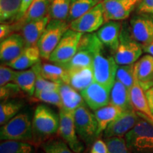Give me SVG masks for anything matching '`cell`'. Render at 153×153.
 Masks as SVG:
<instances>
[{
  "mask_svg": "<svg viewBox=\"0 0 153 153\" xmlns=\"http://www.w3.org/2000/svg\"><path fill=\"white\" fill-rule=\"evenodd\" d=\"M93 51L92 70L94 81L111 89L116 80L118 64L114 55L107 52L97 34L94 41Z\"/></svg>",
  "mask_w": 153,
  "mask_h": 153,
  "instance_id": "6da1fadb",
  "label": "cell"
},
{
  "mask_svg": "<svg viewBox=\"0 0 153 153\" xmlns=\"http://www.w3.org/2000/svg\"><path fill=\"white\" fill-rule=\"evenodd\" d=\"M60 116L45 105L36 107L32 118L33 144H42L59 131Z\"/></svg>",
  "mask_w": 153,
  "mask_h": 153,
  "instance_id": "7a4b0ae2",
  "label": "cell"
},
{
  "mask_svg": "<svg viewBox=\"0 0 153 153\" xmlns=\"http://www.w3.org/2000/svg\"><path fill=\"white\" fill-rule=\"evenodd\" d=\"M125 140L131 153H153V124L140 117Z\"/></svg>",
  "mask_w": 153,
  "mask_h": 153,
  "instance_id": "3957f363",
  "label": "cell"
},
{
  "mask_svg": "<svg viewBox=\"0 0 153 153\" xmlns=\"http://www.w3.org/2000/svg\"><path fill=\"white\" fill-rule=\"evenodd\" d=\"M1 140H14L33 144L32 118L26 112L19 113L7 123L1 126Z\"/></svg>",
  "mask_w": 153,
  "mask_h": 153,
  "instance_id": "277c9868",
  "label": "cell"
},
{
  "mask_svg": "<svg viewBox=\"0 0 153 153\" xmlns=\"http://www.w3.org/2000/svg\"><path fill=\"white\" fill-rule=\"evenodd\" d=\"M74 124L78 136L87 147H91L99 139L98 123L86 104L74 111Z\"/></svg>",
  "mask_w": 153,
  "mask_h": 153,
  "instance_id": "5b68a950",
  "label": "cell"
},
{
  "mask_svg": "<svg viewBox=\"0 0 153 153\" xmlns=\"http://www.w3.org/2000/svg\"><path fill=\"white\" fill-rule=\"evenodd\" d=\"M69 28L70 24L67 21L50 20L37 43L41 58L49 60L51 53Z\"/></svg>",
  "mask_w": 153,
  "mask_h": 153,
  "instance_id": "8992f818",
  "label": "cell"
},
{
  "mask_svg": "<svg viewBox=\"0 0 153 153\" xmlns=\"http://www.w3.org/2000/svg\"><path fill=\"white\" fill-rule=\"evenodd\" d=\"M143 51V46L134 39L130 29L122 28L119 45L114 54L116 62L119 65L134 64L139 60Z\"/></svg>",
  "mask_w": 153,
  "mask_h": 153,
  "instance_id": "52a82bcc",
  "label": "cell"
},
{
  "mask_svg": "<svg viewBox=\"0 0 153 153\" xmlns=\"http://www.w3.org/2000/svg\"><path fill=\"white\" fill-rule=\"evenodd\" d=\"M82 34L69 28L51 53L49 61L59 65L68 62L76 52Z\"/></svg>",
  "mask_w": 153,
  "mask_h": 153,
  "instance_id": "ba28073f",
  "label": "cell"
},
{
  "mask_svg": "<svg viewBox=\"0 0 153 153\" xmlns=\"http://www.w3.org/2000/svg\"><path fill=\"white\" fill-rule=\"evenodd\" d=\"M95 36L96 33L82 34L75 54L68 62L60 65L67 70L92 67Z\"/></svg>",
  "mask_w": 153,
  "mask_h": 153,
  "instance_id": "9c48e42d",
  "label": "cell"
},
{
  "mask_svg": "<svg viewBox=\"0 0 153 153\" xmlns=\"http://www.w3.org/2000/svg\"><path fill=\"white\" fill-rule=\"evenodd\" d=\"M59 134L63 140L76 153H83L85 143L78 136L74 124V112L60 109Z\"/></svg>",
  "mask_w": 153,
  "mask_h": 153,
  "instance_id": "30bf717a",
  "label": "cell"
},
{
  "mask_svg": "<svg viewBox=\"0 0 153 153\" xmlns=\"http://www.w3.org/2000/svg\"><path fill=\"white\" fill-rule=\"evenodd\" d=\"M104 23V8L101 1L79 18L70 23V28L82 33H90L97 31Z\"/></svg>",
  "mask_w": 153,
  "mask_h": 153,
  "instance_id": "8fae6325",
  "label": "cell"
},
{
  "mask_svg": "<svg viewBox=\"0 0 153 153\" xmlns=\"http://www.w3.org/2000/svg\"><path fill=\"white\" fill-rule=\"evenodd\" d=\"M131 35L143 48L153 41V15L138 13L130 21Z\"/></svg>",
  "mask_w": 153,
  "mask_h": 153,
  "instance_id": "7c38bea8",
  "label": "cell"
},
{
  "mask_svg": "<svg viewBox=\"0 0 153 153\" xmlns=\"http://www.w3.org/2000/svg\"><path fill=\"white\" fill-rule=\"evenodd\" d=\"M140 118L135 110L123 111L104 131L106 138L123 137L133 128Z\"/></svg>",
  "mask_w": 153,
  "mask_h": 153,
  "instance_id": "4fadbf2b",
  "label": "cell"
},
{
  "mask_svg": "<svg viewBox=\"0 0 153 153\" xmlns=\"http://www.w3.org/2000/svg\"><path fill=\"white\" fill-rule=\"evenodd\" d=\"M137 4L133 0H103L105 22L125 20L128 18Z\"/></svg>",
  "mask_w": 153,
  "mask_h": 153,
  "instance_id": "5bb4252c",
  "label": "cell"
},
{
  "mask_svg": "<svg viewBox=\"0 0 153 153\" xmlns=\"http://www.w3.org/2000/svg\"><path fill=\"white\" fill-rule=\"evenodd\" d=\"M111 89L97 82L79 91L88 107L96 111L110 104Z\"/></svg>",
  "mask_w": 153,
  "mask_h": 153,
  "instance_id": "9a60e30c",
  "label": "cell"
},
{
  "mask_svg": "<svg viewBox=\"0 0 153 153\" xmlns=\"http://www.w3.org/2000/svg\"><path fill=\"white\" fill-rule=\"evenodd\" d=\"M122 26L120 22L109 21L105 22L97 30V37L108 51L114 54L120 42Z\"/></svg>",
  "mask_w": 153,
  "mask_h": 153,
  "instance_id": "2e32d148",
  "label": "cell"
},
{
  "mask_svg": "<svg viewBox=\"0 0 153 153\" xmlns=\"http://www.w3.org/2000/svg\"><path fill=\"white\" fill-rule=\"evenodd\" d=\"M25 45L22 34L13 33L0 43V60L4 64H7L16 58L22 51Z\"/></svg>",
  "mask_w": 153,
  "mask_h": 153,
  "instance_id": "e0dca14e",
  "label": "cell"
},
{
  "mask_svg": "<svg viewBox=\"0 0 153 153\" xmlns=\"http://www.w3.org/2000/svg\"><path fill=\"white\" fill-rule=\"evenodd\" d=\"M135 79L146 91L153 87V56L147 54L134 63Z\"/></svg>",
  "mask_w": 153,
  "mask_h": 153,
  "instance_id": "ac0fdd59",
  "label": "cell"
},
{
  "mask_svg": "<svg viewBox=\"0 0 153 153\" xmlns=\"http://www.w3.org/2000/svg\"><path fill=\"white\" fill-rule=\"evenodd\" d=\"M51 20L49 15L43 18L34 19L23 25L22 36L26 47L37 46V43L48 24Z\"/></svg>",
  "mask_w": 153,
  "mask_h": 153,
  "instance_id": "d6986e66",
  "label": "cell"
},
{
  "mask_svg": "<svg viewBox=\"0 0 153 153\" xmlns=\"http://www.w3.org/2000/svg\"><path fill=\"white\" fill-rule=\"evenodd\" d=\"M58 91L62 102V107L60 109L74 112L76 108L86 104L79 91L68 83H60Z\"/></svg>",
  "mask_w": 153,
  "mask_h": 153,
  "instance_id": "ffe728a7",
  "label": "cell"
},
{
  "mask_svg": "<svg viewBox=\"0 0 153 153\" xmlns=\"http://www.w3.org/2000/svg\"><path fill=\"white\" fill-rule=\"evenodd\" d=\"M67 71L68 77L66 83L78 91H82L95 82L92 67L73 69Z\"/></svg>",
  "mask_w": 153,
  "mask_h": 153,
  "instance_id": "44dd1931",
  "label": "cell"
},
{
  "mask_svg": "<svg viewBox=\"0 0 153 153\" xmlns=\"http://www.w3.org/2000/svg\"><path fill=\"white\" fill-rule=\"evenodd\" d=\"M41 53L38 46L26 47L16 58L6 65L16 70L29 69L41 62Z\"/></svg>",
  "mask_w": 153,
  "mask_h": 153,
  "instance_id": "7402d4cb",
  "label": "cell"
},
{
  "mask_svg": "<svg viewBox=\"0 0 153 153\" xmlns=\"http://www.w3.org/2000/svg\"><path fill=\"white\" fill-rule=\"evenodd\" d=\"M110 104L122 111L135 110L131 104L130 91L123 83L116 79L110 91Z\"/></svg>",
  "mask_w": 153,
  "mask_h": 153,
  "instance_id": "603a6c76",
  "label": "cell"
},
{
  "mask_svg": "<svg viewBox=\"0 0 153 153\" xmlns=\"http://www.w3.org/2000/svg\"><path fill=\"white\" fill-rule=\"evenodd\" d=\"M52 0H33L23 18L14 24L15 29H19L23 25L34 19L48 16L49 9Z\"/></svg>",
  "mask_w": 153,
  "mask_h": 153,
  "instance_id": "cb8c5ba5",
  "label": "cell"
},
{
  "mask_svg": "<svg viewBox=\"0 0 153 153\" xmlns=\"http://www.w3.org/2000/svg\"><path fill=\"white\" fill-rule=\"evenodd\" d=\"M123 111L111 104L94 111L96 119L98 123L99 135L104 132L108 125L122 114Z\"/></svg>",
  "mask_w": 153,
  "mask_h": 153,
  "instance_id": "d4e9b609",
  "label": "cell"
},
{
  "mask_svg": "<svg viewBox=\"0 0 153 153\" xmlns=\"http://www.w3.org/2000/svg\"><path fill=\"white\" fill-rule=\"evenodd\" d=\"M38 71L41 75L50 81L60 84L67 82L68 71L60 65L57 63L41 62L38 65Z\"/></svg>",
  "mask_w": 153,
  "mask_h": 153,
  "instance_id": "484cf974",
  "label": "cell"
},
{
  "mask_svg": "<svg viewBox=\"0 0 153 153\" xmlns=\"http://www.w3.org/2000/svg\"><path fill=\"white\" fill-rule=\"evenodd\" d=\"M130 97L133 108L140 114L145 115L147 117H150L153 115L147 101L145 91L135 80V84L130 89Z\"/></svg>",
  "mask_w": 153,
  "mask_h": 153,
  "instance_id": "4316f807",
  "label": "cell"
},
{
  "mask_svg": "<svg viewBox=\"0 0 153 153\" xmlns=\"http://www.w3.org/2000/svg\"><path fill=\"white\" fill-rule=\"evenodd\" d=\"M36 72L33 68H30L24 70H16L14 82L24 93L32 97L36 90Z\"/></svg>",
  "mask_w": 153,
  "mask_h": 153,
  "instance_id": "83f0119b",
  "label": "cell"
},
{
  "mask_svg": "<svg viewBox=\"0 0 153 153\" xmlns=\"http://www.w3.org/2000/svg\"><path fill=\"white\" fill-rule=\"evenodd\" d=\"M22 0H0L1 23L16 22L20 12Z\"/></svg>",
  "mask_w": 153,
  "mask_h": 153,
  "instance_id": "f1b7e54d",
  "label": "cell"
},
{
  "mask_svg": "<svg viewBox=\"0 0 153 153\" xmlns=\"http://www.w3.org/2000/svg\"><path fill=\"white\" fill-rule=\"evenodd\" d=\"M98 3V1L95 0H71L67 22L70 24L79 18Z\"/></svg>",
  "mask_w": 153,
  "mask_h": 153,
  "instance_id": "f546056e",
  "label": "cell"
},
{
  "mask_svg": "<svg viewBox=\"0 0 153 153\" xmlns=\"http://www.w3.org/2000/svg\"><path fill=\"white\" fill-rule=\"evenodd\" d=\"M24 106V104L16 101H1L0 104V125L4 124L10 120L20 112Z\"/></svg>",
  "mask_w": 153,
  "mask_h": 153,
  "instance_id": "4dcf8cb0",
  "label": "cell"
},
{
  "mask_svg": "<svg viewBox=\"0 0 153 153\" xmlns=\"http://www.w3.org/2000/svg\"><path fill=\"white\" fill-rule=\"evenodd\" d=\"M33 144L14 140H2L0 144V153H34Z\"/></svg>",
  "mask_w": 153,
  "mask_h": 153,
  "instance_id": "1f68e13d",
  "label": "cell"
},
{
  "mask_svg": "<svg viewBox=\"0 0 153 153\" xmlns=\"http://www.w3.org/2000/svg\"><path fill=\"white\" fill-rule=\"evenodd\" d=\"M71 0H52L48 15L51 19L67 21Z\"/></svg>",
  "mask_w": 153,
  "mask_h": 153,
  "instance_id": "d6a6232c",
  "label": "cell"
},
{
  "mask_svg": "<svg viewBox=\"0 0 153 153\" xmlns=\"http://www.w3.org/2000/svg\"><path fill=\"white\" fill-rule=\"evenodd\" d=\"M116 79L123 83L130 90L136 80L134 73V64L124 65H118L116 73Z\"/></svg>",
  "mask_w": 153,
  "mask_h": 153,
  "instance_id": "836d02e7",
  "label": "cell"
},
{
  "mask_svg": "<svg viewBox=\"0 0 153 153\" xmlns=\"http://www.w3.org/2000/svg\"><path fill=\"white\" fill-rule=\"evenodd\" d=\"M41 147L46 153H76L63 140L51 138L42 143Z\"/></svg>",
  "mask_w": 153,
  "mask_h": 153,
  "instance_id": "e575fe53",
  "label": "cell"
},
{
  "mask_svg": "<svg viewBox=\"0 0 153 153\" xmlns=\"http://www.w3.org/2000/svg\"><path fill=\"white\" fill-rule=\"evenodd\" d=\"M34 98L37 100L61 108L62 102L58 90H45L34 93Z\"/></svg>",
  "mask_w": 153,
  "mask_h": 153,
  "instance_id": "d590c367",
  "label": "cell"
},
{
  "mask_svg": "<svg viewBox=\"0 0 153 153\" xmlns=\"http://www.w3.org/2000/svg\"><path fill=\"white\" fill-rule=\"evenodd\" d=\"M106 143L108 147V153H131L125 137H114L106 138Z\"/></svg>",
  "mask_w": 153,
  "mask_h": 153,
  "instance_id": "8d00e7d4",
  "label": "cell"
},
{
  "mask_svg": "<svg viewBox=\"0 0 153 153\" xmlns=\"http://www.w3.org/2000/svg\"><path fill=\"white\" fill-rule=\"evenodd\" d=\"M20 87L14 82H10L7 85L0 87V98L1 101H7L10 98H14L20 95L22 92ZM24 92V91H23Z\"/></svg>",
  "mask_w": 153,
  "mask_h": 153,
  "instance_id": "74e56055",
  "label": "cell"
},
{
  "mask_svg": "<svg viewBox=\"0 0 153 153\" xmlns=\"http://www.w3.org/2000/svg\"><path fill=\"white\" fill-rule=\"evenodd\" d=\"M16 70L6 64L0 66V87H3L10 82H14Z\"/></svg>",
  "mask_w": 153,
  "mask_h": 153,
  "instance_id": "f35d334b",
  "label": "cell"
},
{
  "mask_svg": "<svg viewBox=\"0 0 153 153\" xmlns=\"http://www.w3.org/2000/svg\"><path fill=\"white\" fill-rule=\"evenodd\" d=\"M137 11L153 15V0H140L137 4Z\"/></svg>",
  "mask_w": 153,
  "mask_h": 153,
  "instance_id": "ab89813d",
  "label": "cell"
},
{
  "mask_svg": "<svg viewBox=\"0 0 153 153\" xmlns=\"http://www.w3.org/2000/svg\"><path fill=\"white\" fill-rule=\"evenodd\" d=\"M16 29H15L14 24H9V23H1V25H0V40L1 41L14 33L13 32Z\"/></svg>",
  "mask_w": 153,
  "mask_h": 153,
  "instance_id": "60d3db41",
  "label": "cell"
},
{
  "mask_svg": "<svg viewBox=\"0 0 153 153\" xmlns=\"http://www.w3.org/2000/svg\"><path fill=\"white\" fill-rule=\"evenodd\" d=\"M90 153H108V147L106 141L97 139L91 145Z\"/></svg>",
  "mask_w": 153,
  "mask_h": 153,
  "instance_id": "b9f144b4",
  "label": "cell"
},
{
  "mask_svg": "<svg viewBox=\"0 0 153 153\" xmlns=\"http://www.w3.org/2000/svg\"><path fill=\"white\" fill-rule=\"evenodd\" d=\"M33 0H22V7H21L20 12H19V14L18 16V18H17L16 22H19V20H21L23 18V16H24L26 12L27 11L28 9L29 8V7L31 4V3L33 2Z\"/></svg>",
  "mask_w": 153,
  "mask_h": 153,
  "instance_id": "7bdbcfd3",
  "label": "cell"
},
{
  "mask_svg": "<svg viewBox=\"0 0 153 153\" xmlns=\"http://www.w3.org/2000/svg\"><path fill=\"white\" fill-rule=\"evenodd\" d=\"M145 96H146L148 106L150 107L151 112L153 114V87L145 91Z\"/></svg>",
  "mask_w": 153,
  "mask_h": 153,
  "instance_id": "ee69618b",
  "label": "cell"
},
{
  "mask_svg": "<svg viewBox=\"0 0 153 153\" xmlns=\"http://www.w3.org/2000/svg\"><path fill=\"white\" fill-rule=\"evenodd\" d=\"M143 51H145V52L148 53V54H150L153 56V41L151 43L149 44V45L143 47Z\"/></svg>",
  "mask_w": 153,
  "mask_h": 153,
  "instance_id": "f6af8a7d",
  "label": "cell"
},
{
  "mask_svg": "<svg viewBox=\"0 0 153 153\" xmlns=\"http://www.w3.org/2000/svg\"><path fill=\"white\" fill-rule=\"evenodd\" d=\"M137 114H138L139 116H140V117H143V118H146L147 120H148L149 121H150L151 123H152L153 124V115H152V116H151L150 117H147V116H145V115L140 114V113H138V112H137Z\"/></svg>",
  "mask_w": 153,
  "mask_h": 153,
  "instance_id": "bcb514c9",
  "label": "cell"
},
{
  "mask_svg": "<svg viewBox=\"0 0 153 153\" xmlns=\"http://www.w3.org/2000/svg\"><path fill=\"white\" fill-rule=\"evenodd\" d=\"M95 1H98V2H101V1H103V0H95Z\"/></svg>",
  "mask_w": 153,
  "mask_h": 153,
  "instance_id": "7dc6e473",
  "label": "cell"
},
{
  "mask_svg": "<svg viewBox=\"0 0 153 153\" xmlns=\"http://www.w3.org/2000/svg\"><path fill=\"white\" fill-rule=\"evenodd\" d=\"M133 1H137V2H138L140 0H133Z\"/></svg>",
  "mask_w": 153,
  "mask_h": 153,
  "instance_id": "c3c4849f",
  "label": "cell"
},
{
  "mask_svg": "<svg viewBox=\"0 0 153 153\" xmlns=\"http://www.w3.org/2000/svg\"><path fill=\"white\" fill-rule=\"evenodd\" d=\"M40 153H46L45 152V151H43V152H40Z\"/></svg>",
  "mask_w": 153,
  "mask_h": 153,
  "instance_id": "681fc988",
  "label": "cell"
}]
</instances>
